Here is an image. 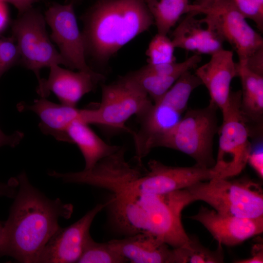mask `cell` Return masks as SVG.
Returning a JSON list of instances; mask_svg holds the SVG:
<instances>
[{
    "instance_id": "28",
    "label": "cell",
    "mask_w": 263,
    "mask_h": 263,
    "mask_svg": "<svg viewBox=\"0 0 263 263\" xmlns=\"http://www.w3.org/2000/svg\"><path fill=\"white\" fill-rule=\"evenodd\" d=\"M245 17L252 20L257 28L263 31V0H233Z\"/></svg>"
},
{
    "instance_id": "17",
    "label": "cell",
    "mask_w": 263,
    "mask_h": 263,
    "mask_svg": "<svg viewBox=\"0 0 263 263\" xmlns=\"http://www.w3.org/2000/svg\"><path fill=\"white\" fill-rule=\"evenodd\" d=\"M17 107L19 111H31L38 116V127L42 133L69 143L66 129L73 121H81L83 113V109L76 106L55 103L44 97L36 99L30 104L21 102Z\"/></svg>"
},
{
    "instance_id": "22",
    "label": "cell",
    "mask_w": 263,
    "mask_h": 263,
    "mask_svg": "<svg viewBox=\"0 0 263 263\" xmlns=\"http://www.w3.org/2000/svg\"><path fill=\"white\" fill-rule=\"evenodd\" d=\"M158 34L167 35L184 14L190 12L188 0H145Z\"/></svg>"
},
{
    "instance_id": "5",
    "label": "cell",
    "mask_w": 263,
    "mask_h": 263,
    "mask_svg": "<svg viewBox=\"0 0 263 263\" xmlns=\"http://www.w3.org/2000/svg\"><path fill=\"white\" fill-rule=\"evenodd\" d=\"M217 109L209 103L205 108L187 110L180 120L157 139L154 148L178 150L191 157L196 164L211 168L215 163L213 139L219 130Z\"/></svg>"
},
{
    "instance_id": "15",
    "label": "cell",
    "mask_w": 263,
    "mask_h": 263,
    "mask_svg": "<svg viewBox=\"0 0 263 263\" xmlns=\"http://www.w3.org/2000/svg\"><path fill=\"white\" fill-rule=\"evenodd\" d=\"M190 218L201 223L222 245H238L263 231V216L246 218L223 215L202 207Z\"/></svg>"
},
{
    "instance_id": "6",
    "label": "cell",
    "mask_w": 263,
    "mask_h": 263,
    "mask_svg": "<svg viewBox=\"0 0 263 263\" xmlns=\"http://www.w3.org/2000/svg\"><path fill=\"white\" fill-rule=\"evenodd\" d=\"M213 178L186 188L193 201L207 204L217 212L242 218L263 216V194L261 186L244 178Z\"/></svg>"
},
{
    "instance_id": "34",
    "label": "cell",
    "mask_w": 263,
    "mask_h": 263,
    "mask_svg": "<svg viewBox=\"0 0 263 263\" xmlns=\"http://www.w3.org/2000/svg\"><path fill=\"white\" fill-rule=\"evenodd\" d=\"M14 6L21 14L32 7L33 4L38 0H1Z\"/></svg>"
},
{
    "instance_id": "36",
    "label": "cell",
    "mask_w": 263,
    "mask_h": 263,
    "mask_svg": "<svg viewBox=\"0 0 263 263\" xmlns=\"http://www.w3.org/2000/svg\"><path fill=\"white\" fill-rule=\"evenodd\" d=\"M3 226V225H2L0 222V242L1 240L2 234Z\"/></svg>"
},
{
    "instance_id": "7",
    "label": "cell",
    "mask_w": 263,
    "mask_h": 263,
    "mask_svg": "<svg viewBox=\"0 0 263 263\" xmlns=\"http://www.w3.org/2000/svg\"><path fill=\"white\" fill-rule=\"evenodd\" d=\"M241 98V90L231 91L228 105L221 111L217 155L211 168L214 177L230 178L240 174L252 150L249 121L242 110Z\"/></svg>"
},
{
    "instance_id": "35",
    "label": "cell",
    "mask_w": 263,
    "mask_h": 263,
    "mask_svg": "<svg viewBox=\"0 0 263 263\" xmlns=\"http://www.w3.org/2000/svg\"><path fill=\"white\" fill-rule=\"evenodd\" d=\"M9 19L6 2L0 0V33L5 28Z\"/></svg>"
},
{
    "instance_id": "14",
    "label": "cell",
    "mask_w": 263,
    "mask_h": 263,
    "mask_svg": "<svg viewBox=\"0 0 263 263\" xmlns=\"http://www.w3.org/2000/svg\"><path fill=\"white\" fill-rule=\"evenodd\" d=\"M49 68L48 77L38 80L37 93L40 97L46 98L52 92L61 104L71 106H76L85 94L94 91L97 85L105 78L100 73L92 74L79 71L74 72L57 64Z\"/></svg>"
},
{
    "instance_id": "27",
    "label": "cell",
    "mask_w": 263,
    "mask_h": 263,
    "mask_svg": "<svg viewBox=\"0 0 263 263\" xmlns=\"http://www.w3.org/2000/svg\"><path fill=\"white\" fill-rule=\"evenodd\" d=\"M20 62V54L15 38H0V79L12 67Z\"/></svg>"
},
{
    "instance_id": "33",
    "label": "cell",
    "mask_w": 263,
    "mask_h": 263,
    "mask_svg": "<svg viewBox=\"0 0 263 263\" xmlns=\"http://www.w3.org/2000/svg\"><path fill=\"white\" fill-rule=\"evenodd\" d=\"M18 185L17 178L11 179L5 183L0 182V196L14 198L16 194V187Z\"/></svg>"
},
{
    "instance_id": "3",
    "label": "cell",
    "mask_w": 263,
    "mask_h": 263,
    "mask_svg": "<svg viewBox=\"0 0 263 263\" xmlns=\"http://www.w3.org/2000/svg\"><path fill=\"white\" fill-rule=\"evenodd\" d=\"M83 21L87 57L102 66L154 24L145 0H98Z\"/></svg>"
},
{
    "instance_id": "18",
    "label": "cell",
    "mask_w": 263,
    "mask_h": 263,
    "mask_svg": "<svg viewBox=\"0 0 263 263\" xmlns=\"http://www.w3.org/2000/svg\"><path fill=\"white\" fill-rule=\"evenodd\" d=\"M108 243L128 262L132 263H168L171 249L160 239L146 232Z\"/></svg>"
},
{
    "instance_id": "19",
    "label": "cell",
    "mask_w": 263,
    "mask_h": 263,
    "mask_svg": "<svg viewBox=\"0 0 263 263\" xmlns=\"http://www.w3.org/2000/svg\"><path fill=\"white\" fill-rule=\"evenodd\" d=\"M196 15L188 13L173 31L171 40L175 48L211 56L223 48V42L209 28L203 27L201 19L195 18Z\"/></svg>"
},
{
    "instance_id": "4",
    "label": "cell",
    "mask_w": 263,
    "mask_h": 263,
    "mask_svg": "<svg viewBox=\"0 0 263 263\" xmlns=\"http://www.w3.org/2000/svg\"><path fill=\"white\" fill-rule=\"evenodd\" d=\"M202 85L190 71L184 73L160 98L138 116L139 128L132 132L138 164L154 148L157 139L173 128L187 111L192 92Z\"/></svg>"
},
{
    "instance_id": "31",
    "label": "cell",
    "mask_w": 263,
    "mask_h": 263,
    "mask_svg": "<svg viewBox=\"0 0 263 263\" xmlns=\"http://www.w3.org/2000/svg\"><path fill=\"white\" fill-rule=\"evenodd\" d=\"M24 136L20 131H16L10 135L5 134L0 128V148L4 146L15 147L19 145Z\"/></svg>"
},
{
    "instance_id": "25",
    "label": "cell",
    "mask_w": 263,
    "mask_h": 263,
    "mask_svg": "<svg viewBox=\"0 0 263 263\" xmlns=\"http://www.w3.org/2000/svg\"><path fill=\"white\" fill-rule=\"evenodd\" d=\"M127 261L106 243H98L91 238L78 260L79 263H123Z\"/></svg>"
},
{
    "instance_id": "30",
    "label": "cell",
    "mask_w": 263,
    "mask_h": 263,
    "mask_svg": "<svg viewBox=\"0 0 263 263\" xmlns=\"http://www.w3.org/2000/svg\"><path fill=\"white\" fill-rule=\"evenodd\" d=\"M249 164L261 178L263 177V152L262 148L251 151L247 160Z\"/></svg>"
},
{
    "instance_id": "11",
    "label": "cell",
    "mask_w": 263,
    "mask_h": 263,
    "mask_svg": "<svg viewBox=\"0 0 263 263\" xmlns=\"http://www.w3.org/2000/svg\"><path fill=\"white\" fill-rule=\"evenodd\" d=\"M45 17L33 7L19 14L12 24V36L18 44L20 62L40 79V70L55 64L67 63L53 45L46 29Z\"/></svg>"
},
{
    "instance_id": "12",
    "label": "cell",
    "mask_w": 263,
    "mask_h": 263,
    "mask_svg": "<svg viewBox=\"0 0 263 263\" xmlns=\"http://www.w3.org/2000/svg\"><path fill=\"white\" fill-rule=\"evenodd\" d=\"M73 3V0L66 4L54 3L46 10L44 17L51 29V39L58 47L67 67L98 74L87 63L84 38L78 26Z\"/></svg>"
},
{
    "instance_id": "8",
    "label": "cell",
    "mask_w": 263,
    "mask_h": 263,
    "mask_svg": "<svg viewBox=\"0 0 263 263\" xmlns=\"http://www.w3.org/2000/svg\"><path fill=\"white\" fill-rule=\"evenodd\" d=\"M189 13L204 14L202 21L231 46L239 62L263 47L262 37L248 24L233 0H199L190 4Z\"/></svg>"
},
{
    "instance_id": "26",
    "label": "cell",
    "mask_w": 263,
    "mask_h": 263,
    "mask_svg": "<svg viewBox=\"0 0 263 263\" xmlns=\"http://www.w3.org/2000/svg\"><path fill=\"white\" fill-rule=\"evenodd\" d=\"M175 48L172 40L167 35L157 33L150 40L146 52L148 64L156 65L176 61L174 55Z\"/></svg>"
},
{
    "instance_id": "29",
    "label": "cell",
    "mask_w": 263,
    "mask_h": 263,
    "mask_svg": "<svg viewBox=\"0 0 263 263\" xmlns=\"http://www.w3.org/2000/svg\"><path fill=\"white\" fill-rule=\"evenodd\" d=\"M239 62L244 64L252 72L263 76V47L255 51L244 61Z\"/></svg>"
},
{
    "instance_id": "1",
    "label": "cell",
    "mask_w": 263,
    "mask_h": 263,
    "mask_svg": "<svg viewBox=\"0 0 263 263\" xmlns=\"http://www.w3.org/2000/svg\"><path fill=\"white\" fill-rule=\"evenodd\" d=\"M17 179L19 190L3 226L0 256L38 263L45 244L59 227V219L70 218L73 206L46 197L30 184L24 172Z\"/></svg>"
},
{
    "instance_id": "32",
    "label": "cell",
    "mask_w": 263,
    "mask_h": 263,
    "mask_svg": "<svg viewBox=\"0 0 263 263\" xmlns=\"http://www.w3.org/2000/svg\"><path fill=\"white\" fill-rule=\"evenodd\" d=\"M237 263H263V245L262 242L257 243L252 246L251 256L249 258L237 260Z\"/></svg>"
},
{
    "instance_id": "9",
    "label": "cell",
    "mask_w": 263,
    "mask_h": 263,
    "mask_svg": "<svg viewBox=\"0 0 263 263\" xmlns=\"http://www.w3.org/2000/svg\"><path fill=\"white\" fill-rule=\"evenodd\" d=\"M150 97L125 75L115 81L102 84L101 101L96 109H84L83 121L111 130L132 133L127 121L144 113L152 104Z\"/></svg>"
},
{
    "instance_id": "20",
    "label": "cell",
    "mask_w": 263,
    "mask_h": 263,
    "mask_svg": "<svg viewBox=\"0 0 263 263\" xmlns=\"http://www.w3.org/2000/svg\"><path fill=\"white\" fill-rule=\"evenodd\" d=\"M66 133L70 143L75 144L81 151L85 160V170L92 168L100 160L113 153L120 147L106 143L89 124L79 119L70 124Z\"/></svg>"
},
{
    "instance_id": "13",
    "label": "cell",
    "mask_w": 263,
    "mask_h": 263,
    "mask_svg": "<svg viewBox=\"0 0 263 263\" xmlns=\"http://www.w3.org/2000/svg\"><path fill=\"white\" fill-rule=\"evenodd\" d=\"M104 207L105 204H97L72 225L59 226L45 244L38 263H77L92 238L90 229L93 221Z\"/></svg>"
},
{
    "instance_id": "21",
    "label": "cell",
    "mask_w": 263,
    "mask_h": 263,
    "mask_svg": "<svg viewBox=\"0 0 263 263\" xmlns=\"http://www.w3.org/2000/svg\"><path fill=\"white\" fill-rule=\"evenodd\" d=\"M238 76L242 90V110L249 121L261 123L263 114V76L248 70L244 64L238 62Z\"/></svg>"
},
{
    "instance_id": "2",
    "label": "cell",
    "mask_w": 263,
    "mask_h": 263,
    "mask_svg": "<svg viewBox=\"0 0 263 263\" xmlns=\"http://www.w3.org/2000/svg\"><path fill=\"white\" fill-rule=\"evenodd\" d=\"M112 195L105 207L111 223L121 234L149 233L172 248L189 240L181 220L183 210L193 202L186 189L163 194L118 192Z\"/></svg>"
},
{
    "instance_id": "16",
    "label": "cell",
    "mask_w": 263,
    "mask_h": 263,
    "mask_svg": "<svg viewBox=\"0 0 263 263\" xmlns=\"http://www.w3.org/2000/svg\"><path fill=\"white\" fill-rule=\"evenodd\" d=\"M238 64L232 51L224 48L211 55L209 60L197 67L194 74L207 89L209 103L221 111L228 105L232 79L238 76Z\"/></svg>"
},
{
    "instance_id": "10",
    "label": "cell",
    "mask_w": 263,
    "mask_h": 263,
    "mask_svg": "<svg viewBox=\"0 0 263 263\" xmlns=\"http://www.w3.org/2000/svg\"><path fill=\"white\" fill-rule=\"evenodd\" d=\"M142 165L132 166L115 192L140 194H163L186 189L200 182L214 177L211 168L197 164L191 167H173L150 160L143 172Z\"/></svg>"
},
{
    "instance_id": "24",
    "label": "cell",
    "mask_w": 263,
    "mask_h": 263,
    "mask_svg": "<svg viewBox=\"0 0 263 263\" xmlns=\"http://www.w3.org/2000/svg\"><path fill=\"white\" fill-rule=\"evenodd\" d=\"M153 102L160 98L179 78L158 75L143 67L126 74Z\"/></svg>"
},
{
    "instance_id": "37",
    "label": "cell",
    "mask_w": 263,
    "mask_h": 263,
    "mask_svg": "<svg viewBox=\"0 0 263 263\" xmlns=\"http://www.w3.org/2000/svg\"><path fill=\"white\" fill-rule=\"evenodd\" d=\"M73 0V1H74V0Z\"/></svg>"
},
{
    "instance_id": "23",
    "label": "cell",
    "mask_w": 263,
    "mask_h": 263,
    "mask_svg": "<svg viewBox=\"0 0 263 263\" xmlns=\"http://www.w3.org/2000/svg\"><path fill=\"white\" fill-rule=\"evenodd\" d=\"M224 259L222 245L219 244L216 250H211L189 237L184 244L171 249L168 263H221Z\"/></svg>"
}]
</instances>
